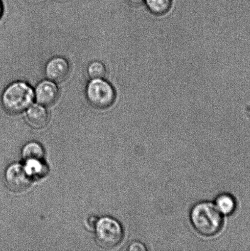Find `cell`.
<instances>
[{"label": "cell", "mask_w": 250, "mask_h": 251, "mask_svg": "<svg viewBox=\"0 0 250 251\" xmlns=\"http://www.w3.org/2000/svg\"><path fill=\"white\" fill-rule=\"evenodd\" d=\"M190 221L197 232L205 237L217 235L224 225L222 214L216 206L209 201H202L193 206Z\"/></svg>", "instance_id": "6da1fadb"}, {"label": "cell", "mask_w": 250, "mask_h": 251, "mask_svg": "<svg viewBox=\"0 0 250 251\" xmlns=\"http://www.w3.org/2000/svg\"><path fill=\"white\" fill-rule=\"evenodd\" d=\"M34 91L31 86L24 81L10 83L2 92L1 102L7 113L17 115L23 112L33 104Z\"/></svg>", "instance_id": "7a4b0ae2"}, {"label": "cell", "mask_w": 250, "mask_h": 251, "mask_svg": "<svg viewBox=\"0 0 250 251\" xmlns=\"http://www.w3.org/2000/svg\"><path fill=\"white\" fill-rule=\"evenodd\" d=\"M86 97L92 106L98 109H106L114 104L116 93L111 83L104 78H97L88 83Z\"/></svg>", "instance_id": "3957f363"}, {"label": "cell", "mask_w": 250, "mask_h": 251, "mask_svg": "<svg viewBox=\"0 0 250 251\" xmlns=\"http://www.w3.org/2000/svg\"><path fill=\"white\" fill-rule=\"evenodd\" d=\"M95 237L100 247L112 249L117 247L123 240V228L114 219L102 218L95 225Z\"/></svg>", "instance_id": "277c9868"}, {"label": "cell", "mask_w": 250, "mask_h": 251, "mask_svg": "<svg viewBox=\"0 0 250 251\" xmlns=\"http://www.w3.org/2000/svg\"><path fill=\"white\" fill-rule=\"evenodd\" d=\"M4 179L9 190L17 193L28 190L32 181L25 167L19 164H12L6 169Z\"/></svg>", "instance_id": "5b68a950"}, {"label": "cell", "mask_w": 250, "mask_h": 251, "mask_svg": "<svg viewBox=\"0 0 250 251\" xmlns=\"http://www.w3.org/2000/svg\"><path fill=\"white\" fill-rule=\"evenodd\" d=\"M34 98L38 104L50 106L55 104L59 97V89L56 83L50 80H44L36 85Z\"/></svg>", "instance_id": "8992f818"}, {"label": "cell", "mask_w": 250, "mask_h": 251, "mask_svg": "<svg viewBox=\"0 0 250 251\" xmlns=\"http://www.w3.org/2000/svg\"><path fill=\"white\" fill-rule=\"evenodd\" d=\"M70 71V66L66 58L55 56L51 58L45 68V74L48 80L55 83H61L68 78Z\"/></svg>", "instance_id": "52a82bcc"}, {"label": "cell", "mask_w": 250, "mask_h": 251, "mask_svg": "<svg viewBox=\"0 0 250 251\" xmlns=\"http://www.w3.org/2000/svg\"><path fill=\"white\" fill-rule=\"evenodd\" d=\"M26 119L32 127L43 129L48 124L49 114L44 105L32 104L27 109Z\"/></svg>", "instance_id": "ba28073f"}, {"label": "cell", "mask_w": 250, "mask_h": 251, "mask_svg": "<svg viewBox=\"0 0 250 251\" xmlns=\"http://www.w3.org/2000/svg\"><path fill=\"white\" fill-rule=\"evenodd\" d=\"M173 0H144V4L154 16H165L170 11Z\"/></svg>", "instance_id": "9c48e42d"}, {"label": "cell", "mask_w": 250, "mask_h": 251, "mask_svg": "<svg viewBox=\"0 0 250 251\" xmlns=\"http://www.w3.org/2000/svg\"><path fill=\"white\" fill-rule=\"evenodd\" d=\"M215 206L222 215H230L236 210V202L233 197L230 194H223L218 197Z\"/></svg>", "instance_id": "30bf717a"}, {"label": "cell", "mask_w": 250, "mask_h": 251, "mask_svg": "<svg viewBox=\"0 0 250 251\" xmlns=\"http://www.w3.org/2000/svg\"><path fill=\"white\" fill-rule=\"evenodd\" d=\"M22 156L26 161H43L44 156L43 148L36 142H31L24 147Z\"/></svg>", "instance_id": "8fae6325"}, {"label": "cell", "mask_w": 250, "mask_h": 251, "mask_svg": "<svg viewBox=\"0 0 250 251\" xmlns=\"http://www.w3.org/2000/svg\"><path fill=\"white\" fill-rule=\"evenodd\" d=\"M24 167L32 179L44 176L47 172V167L43 161H27Z\"/></svg>", "instance_id": "7c38bea8"}, {"label": "cell", "mask_w": 250, "mask_h": 251, "mask_svg": "<svg viewBox=\"0 0 250 251\" xmlns=\"http://www.w3.org/2000/svg\"><path fill=\"white\" fill-rule=\"evenodd\" d=\"M107 69L104 63L94 61L91 63L88 67V74L91 79L104 78L106 75Z\"/></svg>", "instance_id": "4fadbf2b"}, {"label": "cell", "mask_w": 250, "mask_h": 251, "mask_svg": "<svg viewBox=\"0 0 250 251\" xmlns=\"http://www.w3.org/2000/svg\"><path fill=\"white\" fill-rule=\"evenodd\" d=\"M129 250L132 251H146L147 248L143 243L136 242L132 243V244L129 246Z\"/></svg>", "instance_id": "5bb4252c"}, {"label": "cell", "mask_w": 250, "mask_h": 251, "mask_svg": "<svg viewBox=\"0 0 250 251\" xmlns=\"http://www.w3.org/2000/svg\"><path fill=\"white\" fill-rule=\"evenodd\" d=\"M127 1L132 6L138 7L144 4V0H127Z\"/></svg>", "instance_id": "9a60e30c"}, {"label": "cell", "mask_w": 250, "mask_h": 251, "mask_svg": "<svg viewBox=\"0 0 250 251\" xmlns=\"http://www.w3.org/2000/svg\"><path fill=\"white\" fill-rule=\"evenodd\" d=\"M3 14V5H2L1 0H0V19Z\"/></svg>", "instance_id": "2e32d148"}]
</instances>
